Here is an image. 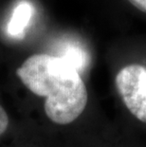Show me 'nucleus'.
Instances as JSON below:
<instances>
[{"label":"nucleus","mask_w":146,"mask_h":147,"mask_svg":"<svg viewBox=\"0 0 146 147\" xmlns=\"http://www.w3.org/2000/svg\"><path fill=\"white\" fill-rule=\"evenodd\" d=\"M116 86L127 109L146 123V67L129 65L120 70Z\"/></svg>","instance_id":"2"},{"label":"nucleus","mask_w":146,"mask_h":147,"mask_svg":"<svg viewBox=\"0 0 146 147\" xmlns=\"http://www.w3.org/2000/svg\"><path fill=\"white\" fill-rule=\"evenodd\" d=\"M16 75L28 89L45 97V112L53 123H70L85 110L88 98L85 84L78 71L60 56H30Z\"/></svg>","instance_id":"1"},{"label":"nucleus","mask_w":146,"mask_h":147,"mask_svg":"<svg viewBox=\"0 0 146 147\" xmlns=\"http://www.w3.org/2000/svg\"><path fill=\"white\" fill-rule=\"evenodd\" d=\"M33 6L28 1H22L14 9L11 20L8 23V32L14 38L22 39L25 36V30L29 26L32 17Z\"/></svg>","instance_id":"3"},{"label":"nucleus","mask_w":146,"mask_h":147,"mask_svg":"<svg viewBox=\"0 0 146 147\" xmlns=\"http://www.w3.org/2000/svg\"><path fill=\"white\" fill-rule=\"evenodd\" d=\"M60 57L67 61L68 64H70L79 73L87 64V56H86L85 51L81 47L76 45L69 44L65 47Z\"/></svg>","instance_id":"4"},{"label":"nucleus","mask_w":146,"mask_h":147,"mask_svg":"<svg viewBox=\"0 0 146 147\" xmlns=\"http://www.w3.org/2000/svg\"><path fill=\"white\" fill-rule=\"evenodd\" d=\"M9 126V117L5 109L0 105V136L7 130Z\"/></svg>","instance_id":"5"},{"label":"nucleus","mask_w":146,"mask_h":147,"mask_svg":"<svg viewBox=\"0 0 146 147\" xmlns=\"http://www.w3.org/2000/svg\"><path fill=\"white\" fill-rule=\"evenodd\" d=\"M128 1L139 11L146 13V0H128Z\"/></svg>","instance_id":"6"}]
</instances>
